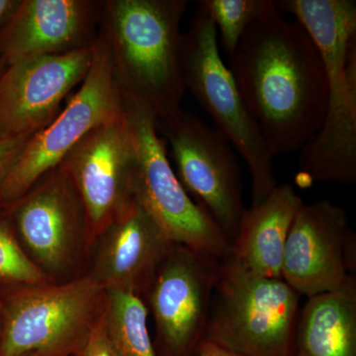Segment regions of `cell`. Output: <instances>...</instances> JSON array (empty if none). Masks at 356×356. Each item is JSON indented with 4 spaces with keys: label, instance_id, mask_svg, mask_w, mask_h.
Returning a JSON list of instances; mask_svg holds the SVG:
<instances>
[{
    "label": "cell",
    "instance_id": "4316f807",
    "mask_svg": "<svg viewBox=\"0 0 356 356\" xmlns=\"http://www.w3.org/2000/svg\"><path fill=\"white\" fill-rule=\"evenodd\" d=\"M6 65L4 64L2 60H0V76H1L2 72H3L4 69H6Z\"/></svg>",
    "mask_w": 356,
    "mask_h": 356
},
{
    "label": "cell",
    "instance_id": "52a82bcc",
    "mask_svg": "<svg viewBox=\"0 0 356 356\" xmlns=\"http://www.w3.org/2000/svg\"><path fill=\"white\" fill-rule=\"evenodd\" d=\"M184 70L191 91L214 123L242 156L252 184V204L257 205L275 188L274 156L250 114L231 70L218 48V33L209 14L198 2L184 33Z\"/></svg>",
    "mask_w": 356,
    "mask_h": 356
},
{
    "label": "cell",
    "instance_id": "d4e9b609",
    "mask_svg": "<svg viewBox=\"0 0 356 356\" xmlns=\"http://www.w3.org/2000/svg\"><path fill=\"white\" fill-rule=\"evenodd\" d=\"M18 3L19 0H0V32L13 15Z\"/></svg>",
    "mask_w": 356,
    "mask_h": 356
},
{
    "label": "cell",
    "instance_id": "44dd1931",
    "mask_svg": "<svg viewBox=\"0 0 356 356\" xmlns=\"http://www.w3.org/2000/svg\"><path fill=\"white\" fill-rule=\"evenodd\" d=\"M204 7L221 36L229 57L261 10L264 0H202Z\"/></svg>",
    "mask_w": 356,
    "mask_h": 356
},
{
    "label": "cell",
    "instance_id": "7c38bea8",
    "mask_svg": "<svg viewBox=\"0 0 356 356\" xmlns=\"http://www.w3.org/2000/svg\"><path fill=\"white\" fill-rule=\"evenodd\" d=\"M3 208L26 252L47 275L74 266L81 243L88 241L86 212L74 184L58 166Z\"/></svg>",
    "mask_w": 356,
    "mask_h": 356
},
{
    "label": "cell",
    "instance_id": "603a6c76",
    "mask_svg": "<svg viewBox=\"0 0 356 356\" xmlns=\"http://www.w3.org/2000/svg\"><path fill=\"white\" fill-rule=\"evenodd\" d=\"M31 137L32 136H27L14 139L0 140V189L14 161Z\"/></svg>",
    "mask_w": 356,
    "mask_h": 356
},
{
    "label": "cell",
    "instance_id": "484cf974",
    "mask_svg": "<svg viewBox=\"0 0 356 356\" xmlns=\"http://www.w3.org/2000/svg\"><path fill=\"white\" fill-rule=\"evenodd\" d=\"M2 305H3V288L0 287V348L2 341Z\"/></svg>",
    "mask_w": 356,
    "mask_h": 356
},
{
    "label": "cell",
    "instance_id": "d6986e66",
    "mask_svg": "<svg viewBox=\"0 0 356 356\" xmlns=\"http://www.w3.org/2000/svg\"><path fill=\"white\" fill-rule=\"evenodd\" d=\"M147 308L140 295L105 289L102 317L118 356H158L147 329Z\"/></svg>",
    "mask_w": 356,
    "mask_h": 356
},
{
    "label": "cell",
    "instance_id": "6da1fadb",
    "mask_svg": "<svg viewBox=\"0 0 356 356\" xmlns=\"http://www.w3.org/2000/svg\"><path fill=\"white\" fill-rule=\"evenodd\" d=\"M229 67L274 156L300 151L318 132L327 79L317 44L273 0L261 10L229 57Z\"/></svg>",
    "mask_w": 356,
    "mask_h": 356
},
{
    "label": "cell",
    "instance_id": "30bf717a",
    "mask_svg": "<svg viewBox=\"0 0 356 356\" xmlns=\"http://www.w3.org/2000/svg\"><path fill=\"white\" fill-rule=\"evenodd\" d=\"M221 261L172 243L146 290L158 356H195L205 341Z\"/></svg>",
    "mask_w": 356,
    "mask_h": 356
},
{
    "label": "cell",
    "instance_id": "3957f363",
    "mask_svg": "<svg viewBox=\"0 0 356 356\" xmlns=\"http://www.w3.org/2000/svg\"><path fill=\"white\" fill-rule=\"evenodd\" d=\"M186 0H106L100 32L108 43L121 93L156 121L181 110L186 91L184 33Z\"/></svg>",
    "mask_w": 356,
    "mask_h": 356
},
{
    "label": "cell",
    "instance_id": "2e32d148",
    "mask_svg": "<svg viewBox=\"0 0 356 356\" xmlns=\"http://www.w3.org/2000/svg\"><path fill=\"white\" fill-rule=\"evenodd\" d=\"M95 240L99 243L89 275L104 289L116 288L138 295L146 291L172 245L135 197Z\"/></svg>",
    "mask_w": 356,
    "mask_h": 356
},
{
    "label": "cell",
    "instance_id": "cb8c5ba5",
    "mask_svg": "<svg viewBox=\"0 0 356 356\" xmlns=\"http://www.w3.org/2000/svg\"><path fill=\"white\" fill-rule=\"evenodd\" d=\"M195 356H240L209 341H204Z\"/></svg>",
    "mask_w": 356,
    "mask_h": 356
},
{
    "label": "cell",
    "instance_id": "7a4b0ae2",
    "mask_svg": "<svg viewBox=\"0 0 356 356\" xmlns=\"http://www.w3.org/2000/svg\"><path fill=\"white\" fill-rule=\"evenodd\" d=\"M317 44L327 79V107L318 132L299 151L300 170L314 182L356 181V2L281 0Z\"/></svg>",
    "mask_w": 356,
    "mask_h": 356
},
{
    "label": "cell",
    "instance_id": "ffe728a7",
    "mask_svg": "<svg viewBox=\"0 0 356 356\" xmlns=\"http://www.w3.org/2000/svg\"><path fill=\"white\" fill-rule=\"evenodd\" d=\"M47 283H51L50 276L26 252L8 212L0 207V287L34 286Z\"/></svg>",
    "mask_w": 356,
    "mask_h": 356
},
{
    "label": "cell",
    "instance_id": "8fae6325",
    "mask_svg": "<svg viewBox=\"0 0 356 356\" xmlns=\"http://www.w3.org/2000/svg\"><path fill=\"white\" fill-rule=\"evenodd\" d=\"M355 269L356 236L346 210L329 200L304 203L288 234L281 278L310 298L341 287Z\"/></svg>",
    "mask_w": 356,
    "mask_h": 356
},
{
    "label": "cell",
    "instance_id": "9a60e30c",
    "mask_svg": "<svg viewBox=\"0 0 356 356\" xmlns=\"http://www.w3.org/2000/svg\"><path fill=\"white\" fill-rule=\"evenodd\" d=\"M103 2L19 0L0 32V60L8 65L92 48L99 35Z\"/></svg>",
    "mask_w": 356,
    "mask_h": 356
},
{
    "label": "cell",
    "instance_id": "277c9868",
    "mask_svg": "<svg viewBox=\"0 0 356 356\" xmlns=\"http://www.w3.org/2000/svg\"><path fill=\"white\" fill-rule=\"evenodd\" d=\"M122 102L133 147L134 197L153 218L168 242L185 245L218 261H227L231 243L178 179L156 128V117L130 96L122 95Z\"/></svg>",
    "mask_w": 356,
    "mask_h": 356
},
{
    "label": "cell",
    "instance_id": "ba28073f",
    "mask_svg": "<svg viewBox=\"0 0 356 356\" xmlns=\"http://www.w3.org/2000/svg\"><path fill=\"white\" fill-rule=\"evenodd\" d=\"M122 112L123 102L111 53L99 31L92 63L81 88L46 128L26 143L0 189V207L22 197L40 178L57 168L86 135Z\"/></svg>",
    "mask_w": 356,
    "mask_h": 356
},
{
    "label": "cell",
    "instance_id": "83f0119b",
    "mask_svg": "<svg viewBox=\"0 0 356 356\" xmlns=\"http://www.w3.org/2000/svg\"><path fill=\"white\" fill-rule=\"evenodd\" d=\"M23 356H41V355H36V353H31V355H23Z\"/></svg>",
    "mask_w": 356,
    "mask_h": 356
},
{
    "label": "cell",
    "instance_id": "e0dca14e",
    "mask_svg": "<svg viewBox=\"0 0 356 356\" xmlns=\"http://www.w3.org/2000/svg\"><path fill=\"white\" fill-rule=\"evenodd\" d=\"M303 204L291 185H276L261 203L245 209L228 261L259 275L281 278L288 234Z\"/></svg>",
    "mask_w": 356,
    "mask_h": 356
},
{
    "label": "cell",
    "instance_id": "4fadbf2b",
    "mask_svg": "<svg viewBox=\"0 0 356 356\" xmlns=\"http://www.w3.org/2000/svg\"><path fill=\"white\" fill-rule=\"evenodd\" d=\"M133 147L123 112L86 135L58 168L83 202L86 238L93 240L134 197Z\"/></svg>",
    "mask_w": 356,
    "mask_h": 356
},
{
    "label": "cell",
    "instance_id": "ac0fdd59",
    "mask_svg": "<svg viewBox=\"0 0 356 356\" xmlns=\"http://www.w3.org/2000/svg\"><path fill=\"white\" fill-rule=\"evenodd\" d=\"M293 356H356V278L310 297L299 312Z\"/></svg>",
    "mask_w": 356,
    "mask_h": 356
},
{
    "label": "cell",
    "instance_id": "7402d4cb",
    "mask_svg": "<svg viewBox=\"0 0 356 356\" xmlns=\"http://www.w3.org/2000/svg\"><path fill=\"white\" fill-rule=\"evenodd\" d=\"M76 356H118L105 329L102 311L83 350Z\"/></svg>",
    "mask_w": 356,
    "mask_h": 356
},
{
    "label": "cell",
    "instance_id": "9c48e42d",
    "mask_svg": "<svg viewBox=\"0 0 356 356\" xmlns=\"http://www.w3.org/2000/svg\"><path fill=\"white\" fill-rule=\"evenodd\" d=\"M156 128L170 143L175 173L185 191L232 245L245 211L240 166L232 145L216 128L184 109L156 121Z\"/></svg>",
    "mask_w": 356,
    "mask_h": 356
},
{
    "label": "cell",
    "instance_id": "8992f818",
    "mask_svg": "<svg viewBox=\"0 0 356 356\" xmlns=\"http://www.w3.org/2000/svg\"><path fill=\"white\" fill-rule=\"evenodd\" d=\"M105 289L90 275L3 288L0 356H76L102 314Z\"/></svg>",
    "mask_w": 356,
    "mask_h": 356
},
{
    "label": "cell",
    "instance_id": "5bb4252c",
    "mask_svg": "<svg viewBox=\"0 0 356 356\" xmlns=\"http://www.w3.org/2000/svg\"><path fill=\"white\" fill-rule=\"evenodd\" d=\"M93 47L6 65L0 76V140L33 136L46 128L67 95L86 79Z\"/></svg>",
    "mask_w": 356,
    "mask_h": 356
},
{
    "label": "cell",
    "instance_id": "5b68a950",
    "mask_svg": "<svg viewBox=\"0 0 356 356\" xmlns=\"http://www.w3.org/2000/svg\"><path fill=\"white\" fill-rule=\"evenodd\" d=\"M300 295L282 278L222 261L205 341L240 356H293Z\"/></svg>",
    "mask_w": 356,
    "mask_h": 356
}]
</instances>
